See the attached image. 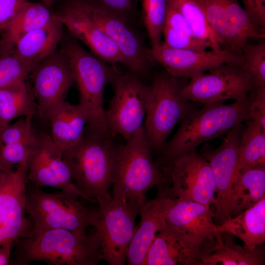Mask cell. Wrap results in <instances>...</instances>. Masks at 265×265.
<instances>
[{
	"instance_id": "1",
	"label": "cell",
	"mask_w": 265,
	"mask_h": 265,
	"mask_svg": "<svg viewBox=\"0 0 265 265\" xmlns=\"http://www.w3.org/2000/svg\"><path fill=\"white\" fill-rule=\"evenodd\" d=\"M15 243L16 265L42 261L53 265H97L103 260L101 241L96 231L88 235L64 229L33 228Z\"/></svg>"
},
{
	"instance_id": "2",
	"label": "cell",
	"mask_w": 265,
	"mask_h": 265,
	"mask_svg": "<svg viewBox=\"0 0 265 265\" xmlns=\"http://www.w3.org/2000/svg\"><path fill=\"white\" fill-rule=\"evenodd\" d=\"M120 145L112 175V198L126 203L137 212L145 203L150 189L165 182L160 167L153 158V150L144 127Z\"/></svg>"
},
{
	"instance_id": "3",
	"label": "cell",
	"mask_w": 265,
	"mask_h": 265,
	"mask_svg": "<svg viewBox=\"0 0 265 265\" xmlns=\"http://www.w3.org/2000/svg\"><path fill=\"white\" fill-rule=\"evenodd\" d=\"M113 136L89 130L80 143L62 154L74 184L92 203L112 198L109 188L120 146Z\"/></svg>"
},
{
	"instance_id": "4",
	"label": "cell",
	"mask_w": 265,
	"mask_h": 265,
	"mask_svg": "<svg viewBox=\"0 0 265 265\" xmlns=\"http://www.w3.org/2000/svg\"><path fill=\"white\" fill-rule=\"evenodd\" d=\"M249 119L247 100L230 104L224 102L205 104L181 121L177 132L161 152L162 160L159 163L195 151L202 143L225 135Z\"/></svg>"
},
{
	"instance_id": "5",
	"label": "cell",
	"mask_w": 265,
	"mask_h": 265,
	"mask_svg": "<svg viewBox=\"0 0 265 265\" xmlns=\"http://www.w3.org/2000/svg\"><path fill=\"white\" fill-rule=\"evenodd\" d=\"M63 48L79 88V104L88 117L89 130L111 134L106 121L104 94L106 85L114 82L119 74L109 63L85 50L76 40L68 41Z\"/></svg>"
},
{
	"instance_id": "6",
	"label": "cell",
	"mask_w": 265,
	"mask_h": 265,
	"mask_svg": "<svg viewBox=\"0 0 265 265\" xmlns=\"http://www.w3.org/2000/svg\"><path fill=\"white\" fill-rule=\"evenodd\" d=\"M149 86L144 127L152 150L159 152L176 125L199 107L183 97V86L167 73L157 75Z\"/></svg>"
},
{
	"instance_id": "7",
	"label": "cell",
	"mask_w": 265,
	"mask_h": 265,
	"mask_svg": "<svg viewBox=\"0 0 265 265\" xmlns=\"http://www.w3.org/2000/svg\"><path fill=\"white\" fill-rule=\"evenodd\" d=\"M77 194L68 191L49 193L35 188L27 190L26 210L33 228L64 229L86 234L94 209L85 207Z\"/></svg>"
},
{
	"instance_id": "8",
	"label": "cell",
	"mask_w": 265,
	"mask_h": 265,
	"mask_svg": "<svg viewBox=\"0 0 265 265\" xmlns=\"http://www.w3.org/2000/svg\"><path fill=\"white\" fill-rule=\"evenodd\" d=\"M168 187L159 186L172 199L213 205L215 184L209 162L196 150L159 164Z\"/></svg>"
},
{
	"instance_id": "9",
	"label": "cell",
	"mask_w": 265,
	"mask_h": 265,
	"mask_svg": "<svg viewBox=\"0 0 265 265\" xmlns=\"http://www.w3.org/2000/svg\"><path fill=\"white\" fill-rule=\"evenodd\" d=\"M113 83L114 93L105 110L106 121L112 135H120L126 141L143 127L150 86L132 72L119 75Z\"/></svg>"
},
{
	"instance_id": "10",
	"label": "cell",
	"mask_w": 265,
	"mask_h": 265,
	"mask_svg": "<svg viewBox=\"0 0 265 265\" xmlns=\"http://www.w3.org/2000/svg\"><path fill=\"white\" fill-rule=\"evenodd\" d=\"M97 203L98 208L93 210L90 226L100 237L103 260L110 265H124L138 213L126 203L113 198Z\"/></svg>"
},
{
	"instance_id": "11",
	"label": "cell",
	"mask_w": 265,
	"mask_h": 265,
	"mask_svg": "<svg viewBox=\"0 0 265 265\" xmlns=\"http://www.w3.org/2000/svg\"><path fill=\"white\" fill-rule=\"evenodd\" d=\"M221 50L241 53L251 40L265 38V29L258 26L238 0H197Z\"/></svg>"
},
{
	"instance_id": "12",
	"label": "cell",
	"mask_w": 265,
	"mask_h": 265,
	"mask_svg": "<svg viewBox=\"0 0 265 265\" xmlns=\"http://www.w3.org/2000/svg\"><path fill=\"white\" fill-rule=\"evenodd\" d=\"M254 89L250 76L238 66L222 63L213 67L207 73L190 79L183 87L181 94L186 100L203 105L246 100Z\"/></svg>"
},
{
	"instance_id": "13",
	"label": "cell",
	"mask_w": 265,
	"mask_h": 265,
	"mask_svg": "<svg viewBox=\"0 0 265 265\" xmlns=\"http://www.w3.org/2000/svg\"><path fill=\"white\" fill-rule=\"evenodd\" d=\"M29 156L15 170L0 168V242H16L33 228L31 219L26 216V210Z\"/></svg>"
},
{
	"instance_id": "14",
	"label": "cell",
	"mask_w": 265,
	"mask_h": 265,
	"mask_svg": "<svg viewBox=\"0 0 265 265\" xmlns=\"http://www.w3.org/2000/svg\"><path fill=\"white\" fill-rule=\"evenodd\" d=\"M32 89L41 119L48 121L53 111L65 101L75 82L68 57L62 48L36 64L31 70Z\"/></svg>"
},
{
	"instance_id": "15",
	"label": "cell",
	"mask_w": 265,
	"mask_h": 265,
	"mask_svg": "<svg viewBox=\"0 0 265 265\" xmlns=\"http://www.w3.org/2000/svg\"><path fill=\"white\" fill-rule=\"evenodd\" d=\"M213 215L210 205L179 199H172L166 211V223L191 249L198 265L202 254L216 233Z\"/></svg>"
},
{
	"instance_id": "16",
	"label": "cell",
	"mask_w": 265,
	"mask_h": 265,
	"mask_svg": "<svg viewBox=\"0 0 265 265\" xmlns=\"http://www.w3.org/2000/svg\"><path fill=\"white\" fill-rule=\"evenodd\" d=\"M244 126L240 123L230 130L217 148L207 144L200 153L209 162L212 171L216 195L213 218L219 224L226 220V204L239 171V143Z\"/></svg>"
},
{
	"instance_id": "17",
	"label": "cell",
	"mask_w": 265,
	"mask_h": 265,
	"mask_svg": "<svg viewBox=\"0 0 265 265\" xmlns=\"http://www.w3.org/2000/svg\"><path fill=\"white\" fill-rule=\"evenodd\" d=\"M155 62L160 64L170 76L191 79L222 63L238 66L241 53L219 50L197 51L172 48L163 42L160 46L150 49Z\"/></svg>"
},
{
	"instance_id": "18",
	"label": "cell",
	"mask_w": 265,
	"mask_h": 265,
	"mask_svg": "<svg viewBox=\"0 0 265 265\" xmlns=\"http://www.w3.org/2000/svg\"><path fill=\"white\" fill-rule=\"evenodd\" d=\"M72 35L106 62L127 63L116 45L89 15L85 0H70L57 14Z\"/></svg>"
},
{
	"instance_id": "19",
	"label": "cell",
	"mask_w": 265,
	"mask_h": 265,
	"mask_svg": "<svg viewBox=\"0 0 265 265\" xmlns=\"http://www.w3.org/2000/svg\"><path fill=\"white\" fill-rule=\"evenodd\" d=\"M86 1L89 15L116 45L127 67L135 74L146 72L155 61L128 21Z\"/></svg>"
},
{
	"instance_id": "20",
	"label": "cell",
	"mask_w": 265,
	"mask_h": 265,
	"mask_svg": "<svg viewBox=\"0 0 265 265\" xmlns=\"http://www.w3.org/2000/svg\"><path fill=\"white\" fill-rule=\"evenodd\" d=\"M171 199L159 187L157 196L145 202L141 208L140 221L126 253L129 265H143L151 244L165 222L166 211Z\"/></svg>"
},
{
	"instance_id": "21",
	"label": "cell",
	"mask_w": 265,
	"mask_h": 265,
	"mask_svg": "<svg viewBox=\"0 0 265 265\" xmlns=\"http://www.w3.org/2000/svg\"><path fill=\"white\" fill-rule=\"evenodd\" d=\"M193 265L198 260L183 238L165 222L147 252L143 265Z\"/></svg>"
},
{
	"instance_id": "22",
	"label": "cell",
	"mask_w": 265,
	"mask_h": 265,
	"mask_svg": "<svg viewBox=\"0 0 265 265\" xmlns=\"http://www.w3.org/2000/svg\"><path fill=\"white\" fill-rule=\"evenodd\" d=\"M51 137L62 154L80 143L89 122L85 111L80 105L65 101L52 113L49 121Z\"/></svg>"
},
{
	"instance_id": "23",
	"label": "cell",
	"mask_w": 265,
	"mask_h": 265,
	"mask_svg": "<svg viewBox=\"0 0 265 265\" xmlns=\"http://www.w3.org/2000/svg\"><path fill=\"white\" fill-rule=\"evenodd\" d=\"M64 25L57 14L43 26L24 35L14 44L17 55L35 66L56 50Z\"/></svg>"
},
{
	"instance_id": "24",
	"label": "cell",
	"mask_w": 265,
	"mask_h": 265,
	"mask_svg": "<svg viewBox=\"0 0 265 265\" xmlns=\"http://www.w3.org/2000/svg\"><path fill=\"white\" fill-rule=\"evenodd\" d=\"M265 254L258 246L253 249L235 243L228 232H216L214 238L201 255L199 265H262Z\"/></svg>"
},
{
	"instance_id": "25",
	"label": "cell",
	"mask_w": 265,
	"mask_h": 265,
	"mask_svg": "<svg viewBox=\"0 0 265 265\" xmlns=\"http://www.w3.org/2000/svg\"><path fill=\"white\" fill-rule=\"evenodd\" d=\"M265 196V168H246L237 175L226 207V219L251 207Z\"/></svg>"
},
{
	"instance_id": "26",
	"label": "cell",
	"mask_w": 265,
	"mask_h": 265,
	"mask_svg": "<svg viewBox=\"0 0 265 265\" xmlns=\"http://www.w3.org/2000/svg\"><path fill=\"white\" fill-rule=\"evenodd\" d=\"M216 232H228L253 249L265 241V196L238 215L217 225Z\"/></svg>"
},
{
	"instance_id": "27",
	"label": "cell",
	"mask_w": 265,
	"mask_h": 265,
	"mask_svg": "<svg viewBox=\"0 0 265 265\" xmlns=\"http://www.w3.org/2000/svg\"><path fill=\"white\" fill-rule=\"evenodd\" d=\"M37 113L32 89L21 80L0 89V133L15 118Z\"/></svg>"
},
{
	"instance_id": "28",
	"label": "cell",
	"mask_w": 265,
	"mask_h": 265,
	"mask_svg": "<svg viewBox=\"0 0 265 265\" xmlns=\"http://www.w3.org/2000/svg\"><path fill=\"white\" fill-rule=\"evenodd\" d=\"M165 21L162 31L163 43L167 46L197 51L211 48L210 43L200 40L194 35L191 28L177 7L167 0Z\"/></svg>"
},
{
	"instance_id": "29",
	"label": "cell",
	"mask_w": 265,
	"mask_h": 265,
	"mask_svg": "<svg viewBox=\"0 0 265 265\" xmlns=\"http://www.w3.org/2000/svg\"><path fill=\"white\" fill-rule=\"evenodd\" d=\"M243 129L239 148L238 169L265 168V129L249 119Z\"/></svg>"
},
{
	"instance_id": "30",
	"label": "cell",
	"mask_w": 265,
	"mask_h": 265,
	"mask_svg": "<svg viewBox=\"0 0 265 265\" xmlns=\"http://www.w3.org/2000/svg\"><path fill=\"white\" fill-rule=\"evenodd\" d=\"M50 8L42 2L26 1L2 38L15 44L24 35L46 24L53 17Z\"/></svg>"
},
{
	"instance_id": "31",
	"label": "cell",
	"mask_w": 265,
	"mask_h": 265,
	"mask_svg": "<svg viewBox=\"0 0 265 265\" xmlns=\"http://www.w3.org/2000/svg\"><path fill=\"white\" fill-rule=\"evenodd\" d=\"M37 144L43 152L49 166L61 184L62 190L73 192L92 203L74 184L70 169L62 158V153L51 136L44 132L37 133Z\"/></svg>"
},
{
	"instance_id": "32",
	"label": "cell",
	"mask_w": 265,
	"mask_h": 265,
	"mask_svg": "<svg viewBox=\"0 0 265 265\" xmlns=\"http://www.w3.org/2000/svg\"><path fill=\"white\" fill-rule=\"evenodd\" d=\"M182 14L198 39L209 42L212 50H221L211 27L205 11L197 0H168Z\"/></svg>"
},
{
	"instance_id": "33",
	"label": "cell",
	"mask_w": 265,
	"mask_h": 265,
	"mask_svg": "<svg viewBox=\"0 0 265 265\" xmlns=\"http://www.w3.org/2000/svg\"><path fill=\"white\" fill-rule=\"evenodd\" d=\"M33 67L17 55L14 44L2 38L0 40V89L18 80H26Z\"/></svg>"
},
{
	"instance_id": "34",
	"label": "cell",
	"mask_w": 265,
	"mask_h": 265,
	"mask_svg": "<svg viewBox=\"0 0 265 265\" xmlns=\"http://www.w3.org/2000/svg\"><path fill=\"white\" fill-rule=\"evenodd\" d=\"M238 66L251 78L254 89L265 87V42H248L242 48Z\"/></svg>"
},
{
	"instance_id": "35",
	"label": "cell",
	"mask_w": 265,
	"mask_h": 265,
	"mask_svg": "<svg viewBox=\"0 0 265 265\" xmlns=\"http://www.w3.org/2000/svg\"><path fill=\"white\" fill-rule=\"evenodd\" d=\"M142 18L149 36L151 48L162 43V31L165 21L167 0H140Z\"/></svg>"
},
{
	"instance_id": "36",
	"label": "cell",
	"mask_w": 265,
	"mask_h": 265,
	"mask_svg": "<svg viewBox=\"0 0 265 265\" xmlns=\"http://www.w3.org/2000/svg\"><path fill=\"white\" fill-rule=\"evenodd\" d=\"M27 179L38 188L49 186L63 190L61 184L49 166L37 144L28 159Z\"/></svg>"
},
{
	"instance_id": "37",
	"label": "cell",
	"mask_w": 265,
	"mask_h": 265,
	"mask_svg": "<svg viewBox=\"0 0 265 265\" xmlns=\"http://www.w3.org/2000/svg\"><path fill=\"white\" fill-rule=\"evenodd\" d=\"M37 144L36 136L29 140L0 146V168L13 169L30 156Z\"/></svg>"
},
{
	"instance_id": "38",
	"label": "cell",
	"mask_w": 265,
	"mask_h": 265,
	"mask_svg": "<svg viewBox=\"0 0 265 265\" xmlns=\"http://www.w3.org/2000/svg\"><path fill=\"white\" fill-rule=\"evenodd\" d=\"M31 117H22L7 126L0 133V146L29 140L37 135L31 123Z\"/></svg>"
},
{
	"instance_id": "39",
	"label": "cell",
	"mask_w": 265,
	"mask_h": 265,
	"mask_svg": "<svg viewBox=\"0 0 265 265\" xmlns=\"http://www.w3.org/2000/svg\"><path fill=\"white\" fill-rule=\"evenodd\" d=\"M247 103L250 119L256 121L265 129V87L253 89Z\"/></svg>"
},
{
	"instance_id": "40",
	"label": "cell",
	"mask_w": 265,
	"mask_h": 265,
	"mask_svg": "<svg viewBox=\"0 0 265 265\" xmlns=\"http://www.w3.org/2000/svg\"><path fill=\"white\" fill-rule=\"evenodd\" d=\"M99 8L114 14L129 21L133 9L132 0H86Z\"/></svg>"
},
{
	"instance_id": "41",
	"label": "cell",
	"mask_w": 265,
	"mask_h": 265,
	"mask_svg": "<svg viewBox=\"0 0 265 265\" xmlns=\"http://www.w3.org/2000/svg\"><path fill=\"white\" fill-rule=\"evenodd\" d=\"M26 0H0V32L10 26Z\"/></svg>"
},
{
	"instance_id": "42",
	"label": "cell",
	"mask_w": 265,
	"mask_h": 265,
	"mask_svg": "<svg viewBox=\"0 0 265 265\" xmlns=\"http://www.w3.org/2000/svg\"><path fill=\"white\" fill-rule=\"evenodd\" d=\"M244 8L253 21L265 29V0H242Z\"/></svg>"
},
{
	"instance_id": "43",
	"label": "cell",
	"mask_w": 265,
	"mask_h": 265,
	"mask_svg": "<svg viewBox=\"0 0 265 265\" xmlns=\"http://www.w3.org/2000/svg\"><path fill=\"white\" fill-rule=\"evenodd\" d=\"M16 241L7 240L0 242V265H8L10 254Z\"/></svg>"
},
{
	"instance_id": "44",
	"label": "cell",
	"mask_w": 265,
	"mask_h": 265,
	"mask_svg": "<svg viewBox=\"0 0 265 265\" xmlns=\"http://www.w3.org/2000/svg\"><path fill=\"white\" fill-rule=\"evenodd\" d=\"M43 3H44L46 6L50 8L52 6V4L53 1V0H39Z\"/></svg>"
}]
</instances>
